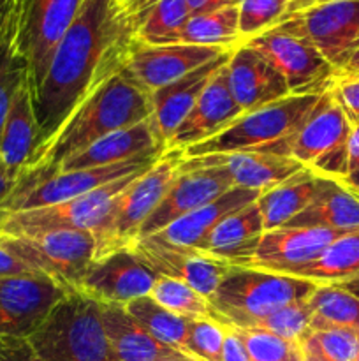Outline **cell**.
Segmentation results:
<instances>
[{
  "mask_svg": "<svg viewBox=\"0 0 359 361\" xmlns=\"http://www.w3.org/2000/svg\"><path fill=\"white\" fill-rule=\"evenodd\" d=\"M132 37L129 13L116 0H83L32 95L39 148L58 133L84 99L122 69Z\"/></svg>",
  "mask_w": 359,
  "mask_h": 361,
  "instance_id": "6da1fadb",
  "label": "cell"
},
{
  "mask_svg": "<svg viewBox=\"0 0 359 361\" xmlns=\"http://www.w3.org/2000/svg\"><path fill=\"white\" fill-rule=\"evenodd\" d=\"M151 116V95L122 66L74 109L58 133L35 152L28 168L56 171L63 161L77 155L101 137L137 126Z\"/></svg>",
  "mask_w": 359,
  "mask_h": 361,
  "instance_id": "7a4b0ae2",
  "label": "cell"
},
{
  "mask_svg": "<svg viewBox=\"0 0 359 361\" xmlns=\"http://www.w3.org/2000/svg\"><path fill=\"white\" fill-rule=\"evenodd\" d=\"M322 94L289 95L282 101L241 113L227 129L204 143L183 150V157L231 152H260L291 157L292 141Z\"/></svg>",
  "mask_w": 359,
  "mask_h": 361,
  "instance_id": "3957f363",
  "label": "cell"
},
{
  "mask_svg": "<svg viewBox=\"0 0 359 361\" xmlns=\"http://www.w3.org/2000/svg\"><path fill=\"white\" fill-rule=\"evenodd\" d=\"M317 286L294 275L231 267L210 302L229 326L248 330L284 307L310 300Z\"/></svg>",
  "mask_w": 359,
  "mask_h": 361,
  "instance_id": "277c9868",
  "label": "cell"
},
{
  "mask_svg": "<svg viewBox=\"0 0 359 361\" xmlns=\"http://www.w3.org/2000/svg\"><path fill=\"white\" fill-rule=\"evenodd\" d=\"M182 161V150H165L148 171L134 178L109 203L106 214L92 229L95 259L129 249L136 242L141 226L158 207L178 176Z\"/></svg>",
  "mask_w": 359,
  "mask_h": 361,
  "instance_id": "5b68a950",
  "label": "cell"
},
{
  "mask_svg": "<svg viewBox=\"0 0 359 361\" xmlns=\"http://www.w3.org/2000/svg\"><path fill=\"white\" fill-rule=\"evenodd\" d=\"M48 361H120L106 337L101 303L69 293L28 337Z\"/></svg>",
  "mask_w": 359,
  "mask_h": 361,
  "instance_id": "8992f818",
  "label": "cell"
},
{
  "mask_svg": "<svg viewBox=\"0 0 359 361\" xmlns=\"http://www.w3.org/2000/svg\"><path fill=\"white\" fill-rule=\"evenodd\" d=\"M162 154H150L143 157L130 159L118 164L102 168L74 169V171H53L49 168H28L18 178L16 187L2 204V212L32 210V208L51 207L63 203L77 196L92 192L99 187L115 180L125 178L137 171H146Z\"/></svg>",
  "mask_w": 359,
  "mask_h": 361,
  "instance_id": "52a82bcc",
  "label": "cell"
},
{
  "mask_svg": "<svg viewBox=\"0 0 359 361\" xmlns=\"http://www.w3.org/2000/svg\"><path fill=\"white\" fill-rule=\"evenodd\" d=\"M4 245L28 268L76 293L95 261L92 231H55L39 236H2Z\"/></svg>",
  "mask_w": 359,
  "mask_h": 361,
  "instance_id": "ba28073f",
  "label": "cell"
},
{
  "mask_svg": "<svg viewBox=\"0 0 359 361\" xmlns=\"http://www.w3.org/2000/svg\"><path fill=\"white\" fill-rule=\"evenodd\" d=\"M351 123L329 90L313 106L292 141L291 157L303 168L324 178L344 180L348 175V137Z\"/></svg>",
  "mask_w": 359,
  "mask_h": 361,
  "instance_id": "9c48e42d",
  "label": "cell"
},
{
  "mask_svg": "<svg viewBox=\"0 0 359 361\" xmlns=\"http://www.w3.org/2000/svg\"><path fill=\"white\" fill-rule=\"evenodd\" d=\"M273 28L308 41L336 74L359 48V0H327L287 14Z\"/></svg>",
  "mask_w": 359,
  "mask_h": 361,
  "instance_id": "30bf717a",
  "label": "cell"
},
{
  "mask_svg": "<svg viewBox=\"0 0 359 361\" xmlns=\"http://www.w3.org/2000/svg\"><path fill=\"white\" fill-rule=\"evenodd\" d=\"M143 173L144 171H137L125 178L115 180L92 192L63 201V203L7 214L0 228V235L39 236L55 231H92L106 214L109 203Z\"/></svg>",
  "mask_w": 359,
  "mask_h": 361,
  "instance_id": "8fae6325",
  "label": "cell"
},
{
  "mask_svg": "<svg viewBox=\"0 0 359 361\" xmlns=\"http://www.w3.org/2000/svg\"><path fill=\"white\" fill-rule=\"evenodd\" d=\"M243 44L259 51L284 76L291 95L324 94L336 81V71L308 41L280 28H271Z\"/></svg>",
  "mask_w": 359,
  "mask_h": 361,
  "instance_id": "7c38bea8",
  "label": "cell"
},
{
  "mask_svg": "<svg viewBox=\"0 0 359 361\" xmlns=\"http://www.w3.org/2000/svg\"><path fill=\"white\" fill-rule=\"evenodd\" d=\"M83 0H23L18 42L27 60L32 95L42 83L53 51L77 16Z\"/></svg>",
  "mask_w": 359,
  "mask_h": 361,
  "instance_id": "4fadbf2b",
  "label": "cell"
},
{
  "mask_svg": "<svg viewBox=\"0 0 359 361\" xmlns=\"http://www.w3.org/2000/svg\"><path fill=\"white\" fill-rule=\"evenodd\" d=\"M69 293L41 274L0 279V338H28Z\"/></svg>",
  "mask_w": 359,
  "mask_h": 361,
  "instance_id": "5bb4252c",
  "label": "cell"
},
{
  "mask_svg": "<svg viewBox=\"0 0 359 361\" xmlns=\"http://www.w3.org/2000/svg\"><path fill=\"white\" fill-rule=\"evenodd\" d=\"M225 51H231V49L183 44V42L144 44L132 37L127 46L123 67L137 81V85L151 95L158 88L218 59Z\"/></svg>",
  "mask_w": 359,
  "mask_h": 361,
  "instance_id": "9a60e30c",
  "label": "cell"
},
{
  "mask_svg": "<svg viewBox=\"0 0 359 361\" xmlns=\"http://www.w3.org/2000/svg\"><path fill=\"white\" fill-rule=\"evenodd\" d=\"M351 231L324 228H278L264 231L256 250L248 257L234 261L231 267L256 268L289 275L312 263L331 243Z\"/></svg>",
  "mask_w": 359,
  "mask_h": 361,
  "instance_id": "2e32d148",
  "label": "cell"
},
{
  "mask_svg": "<svg viewBox=\"0 0 359 361\" xmlns=\"http://www.w3.org/2000/svg\"><path fill=\"white\" fill-rule=\"evenodd\" d=\"M158 275L134 250L122 249L95 259L76 293L99 303L125 307L132 300L148 296Z\"/></svg>",
  "mask_w": 359,
  "mask_h": 361,
  "instance_id": "e0dca14e",
  "label": "cell"
},
{
  "mask_svg": "<svg viewBox=\"0 0 359 361\" xmlns=\"http://www.w3.org/2000/svg\"><path fill=\"white\" fill-rule=\"evenodd\" d=\"M129 249L134 250L158 277L183 282L208 300L213 296L231 268L225 261L215 259L199 250L162 242L155 236L137 240Z\"/></svg>",
  "mask_w": 359,
  "mask_h": 361,
  "instance_id": "ac0fdd59",
  "label": "cell"
},
{
  "mask_svg": "<svg viewBox=\"0 0 359 361\" xmlns=\"http://www.w3.org/2000/svg\"><path fill=\"white\" fill-rule=\"evenodd\" d=\"M232 187L234 185H232L231 176L224 169L206 168L180 171L158 207L141 226L137 240L158 235L172 222L217 200Z\"/></svg>",
  "mask_w": 359,
  "mask_h": 361,
  "instance_id": "d6986e66",
  "label": "cell"
},
{
  "mask_svg": "<svg viewBox=\"0 0 359 361\" xmlns=\"http://www.w3.org/2000/svg\"><path fill=\"white\" fill-rule=\"evenodd\" d=\"M206 168L224 169L231 176L234 187L264 192L301 171L303 166L289 155L231 152V154H213L203 157H183L180 171Z\"/></svg>",
  "mask_w": 359,
  "mask_h": 361,
  "instance_id": "ffe728a7",
  "label": "cell"
},
{
  "mask_svg": "<svg viewBox=\"0 0 359 361\" xmlns=\"http://www.w3.org/2000/svg\"><path fill=\"white\" fill-rule=\"evenodd\" d=\"M229 90L243 113L289 97L284 76L253 48L239 44L225 66Z\"/></svg>",
  "mask_w": 359,
  "mask_h": 361,
  "instance_id": "44dd1931",
  "label": "cell"
},
{
  "mask_svg": "<svg viewBox=\"0 0 359 361\" xmlns=\"http://www.w3.org/2000/svg\"><path fill=\"white\" fill-rule=\"evenodd\" d=\"M229 62V60H227ZM227 66V63H225ZM225 66L211 78L208 87L197 99L192 111L180 123L178 129L168 141L165 150H185L194 145L211 140L227 129L239 115L241 109L236 104L227 83Z\"/></svg>",
  "mask_w": 359,
  "mask_h": 361,
  "instance_id": "7402d4cb",
  "label": "cell"
},
{
  "mask_svg": "<svg viewBox=\"0 0 359 361\" xmlns=\"http://www.w3.org/2000/svg\"><path fill=\"white\" fill-rule=\"evenodd\" d=\"M165 143L160 137L153 116L137 126L116 130L99 141L92 143L74 157L67 159L56 168V171H74V169L102 168L118 164L130 159L150 154H164Z\"/></svg>",
  "mask_w": 359,
  "mask_h": 361,
  "instance_id": "603a6c76",
  "label": "cell"
},
{
  "mask_svg": "<svg viewBox=\"0 0 359 361\" xmlns=\"http://www.w3.org/2000/svg\"><path fill=\"white\" fill-rule=\"evenodd\" d=\"M231 51H225L218 59L197 67L196 71L189 73L187 76L158 88L151 94V106H153V120L157 126L160 137L164 140L165 147L180 123L187 118L192 108L196 106L197 99L208 87L211 78L227 63Z\"/></svg>",
  "mask_w": 359,
  "mask_h": 361,
  "instance_id": "cb8c5ba5",
  "label": "cell"
},
{
  "mask_svg": "<svg viewBox=\"0 0 359 361\" xmlns=\"http://www.w3.org/2000/svg\"><path fill=\"white\" fill-rule=\"evenodd\" d=\"M39 148V127L28 78L16 90L6 123L0 130V162L20 176Z\"/></svg>",
  "mask_w": 359,
  "mask_h": 361,
  "instance_id": "d4e9b609",
  "label": "cell"
},
{
  "mask_svg": "<svg viewBox=\"0 0 359 361\" xmlns=\"http://www.w3.org/2000/svg\"><path fill=\"white\" fill-rule=\"evenodd\" d=\"M101 317L106 337L120 361H165L183 358L182 353L157 341L139 321L127 312L125 307L101 303Z\"/></svg>",
  "mask_w": 359,
  "mask_h": 361,
  "instance_id": "484cf974",
  "label": "cell"
},
{
  "mask_svg": "<svg viewBox=\"0 0 359 361\" xmlns=\"http://www.w3.org/2000/svg\"><path fill=\"white\" fill-rule=\"evenodd\" d=\"M259 196V190L232 187L227 192L218 196L217 200L210 201V203L204 204V207L190 212L189 215L178 219V221L172 222L171 226H168V228L162 229L158 235L153 236L155 238L162 240V242L172 243V245L196 249V247L203 242L204 236H206L218 222L224 221L227 215L234 214V212L256 203Z\"/></svg>",
  "mask_w": 359,
  "mask_h": 361,
  "instance_id": "4316f807",
  "label": "cell"
},
{
  "mask_svg": "<svg viewBox=\"0 0 359 361\" xmlns=\"http://www.w3.org/2000/svg\"><path fill=\"white\" fill-rule=\"evenodd\" d=\"M264 231L259 207L252 203L218 222L194 250L232 264L256 250Z\"/></svg>",
  "mask_w": 359,
  "mask_h": 361,
  "instance_id": "83f0119b",
  "label": "cell"
},
{
  "mask_svg": "<svg viewBox=\"0 0 359 361\" xmlns=\"http://www.w3.org/2000/svg\"><path fill=\"white\" fill-rule=\"evenodd\" d=\"M284 228H324L338 231L359 229V194L344 182L322 178L312 203Z\"/></svg>",
  "mask_w": 359,
  "mask_h": 361,
  "instance_id": "f1b7e54d",
  "label": "cell"
},
{
  "mask_svg": "<svg viewBox=\"0 0 359 361\" xmlns=\"http://www.w3.org/2000/svg\"><path fill=\"white\" fill-rule=\"evenodd\" d=\"M123 9L134 39L144 44H176L190 18L185 0H136Z\"/></svg>",
  "mask_w": 359,
  "mask_h": 361,
  "instance_id": "f546056e",
  "label": "cell"
},
{
  "mask_svg": "<svg viewBox=\"0 0 359 361\" xmlns=\"http://www.w3.org/2000/svg\"><path fill=\"white\" fill-rule=\"evenodd\" d=\"M322 178L324 176L303 168L301 171L275 185L273 189L260 192L256 203L263 215L264 229L271 231V229L284 228L291 219L301 214L313 201Z\"/></svg>",
  "mask_w": 359,
  "mask_h": 361,
  "instance_id": "4dcf8cb0",
  "label": "cell"
},
{
  "mask_svg": "<svg viewBox=\"0 0 359 361\" xmlns=\"http://www.w3.org/2000/svg\"><path fill=\"white\" fill-rule=\"evenodd\" d=\"M23 0H16L0 25V130L6 123L16 90L27 74V60L20 49L18 34Z\"/></svg>",
  "mask_w": 359,
  "mask_h": 361,
  "instance_id": "1f68e13d",
  "label": "cell"
},
{
  "mask_svg": "<svg viewBox=\"0 0 359 361\" xmlns=\"http://www.w3.org/2000/svg\"><path fill=\"white\" fill-rule=\"evenodd\" d=\"M289 275L315 284H341L359 279V229L341 235L317 259Z\"/></svg>",
  "mask_w": 359,
  "mask_h": 361,
  "instance_id": "d6a6232c",
  "label": "cell"
},
{
  "mask_svg": "<svg viewBox=\"0 0 359 361\" xmlns=\"http://www.w3.org/2000/svg\"><path fill=\"white\" fill-rule=\"evenodd\" d=\"M180 42L208 48H238L243 44L238 28V7L190 16L180 34Z\"/></svg>",
  "mask_w": 359,
  "mask_h": 361,
  "instance_id": "836d02e7",
  "label": "cell"
},
{
  "mask_svg": "<svg viewBox=\"0 0 359 361\" xmlns=\"http://www.w3.org/2000/svg\"><path fill=\"white\" fill-rule=\"evenodd\" d=\"M310 330L348 328L359 331V298L336 284H319L308 300Z\"/></svg>",
  "mask_w": 359,
  "mask_h": 361,
  "instance_id": "e575fe53",
  "label": "cell"
},
{
  "mask_svg": "<svg viewBox=\"0 0 359 361\" xmlns=\"http://www.w3.org/2000/svg\"><path fill=\"white\" fill-rule=\"evenodd\" d=\"M125 309L157 341L169 345L175 351L182 353L183 356H189V353H187V335H189L190 319H185V317L160 307L150 295L132 300L130 303H127Z\"/></svg>",
  "mask_w": 359,
  "mask_h": 361,
  "instance_id": "d590c367",
  "label": "cell"
},
{
  "mask_svg": "<svg viewBox=\"0 0 359 361\" xmlns=\"http://www.w3.org/2000/svg\"><path fill=\"white\" fill-rule=\"evenodd\" d=\"M150 296L160 307L185 317V319H208L215 321L222 326H229L206 296L199 295L196 289L183 284V282L172 281L168 277H158Z\"/></svg>",
  "mask_w": 359,
  "mask_h": 361,
  "instance_id": "8d00e7d4",
  "label": "cell"
},
{
  "mask_svg": "<svg viewBox=\"0 0 359 361\" xmlns=\"http://www.w3.org/2000/svg\"><path fill=\"white\" fill-rule=\"evenodd\" d=\"M299 345L303 355L327 361H355L359 355V331L348 328L310 330Z\"/></svg>",
  "mask_w": 359,
  "mask_h": 361,
  "instance_id": "74e56055",
  "label": "cell"
},
{
  "mask_svg": "<svg viewBox=\"0 0 359 361\" xmlns=\"http://www.w3.org/2000/svg\"><path fill=\"white\" fill-rule=\"evenodd\" d=\"M243 342L250 361H303L301 345L263 328H232Z\"/></svg>",
  "mask_w": 359,
  "mask_h": 361,
  "instance_id": "f35d334b",
  "label": "cell"
},
{
  "mask_svg": "<svg viewBox=\"0 0 359 361\" xmlns=\"http://www.w3.org/2000/svg\"><path fill=\"white\" fill-rule=\"evenodd\" d=\"M291 0H241L238 6V28L243 42L271 30L287 14Z\"/></svg>",
  "mask_w": 359,
  "mask_h": 361,
  "instance_id": "ab89813d",
  "label": "cell"
},
{
  "mask_svg": "<svg viewBox=\"0 0 359 361\" xmlns=\"http://www.w3.org/2000/svg\"><path fill=\"white\" fill-rule=\"evenodd\" d=\"M229 326L208 319H190L187 335V353L199 361H222L225 335Z\"/></svg>",
  "mask_w": 359,
  "mask_h": 361,
  "instance_id": "60d3db41",
  "label": "cell"
},
{
  "mask_svg": "<svg viewBox=\"0 0 359 361\" xmlns=\"http://www.w3.org/2000/svg\"><path fill=\"white\" fill-rule=\"evenodd\" d=\"M259 328L282 338L301 344V341L308 335L310 328H312V310H310L308 300L292 303V305H287L278 312L271 314L267 319L260 323Z\"/></svg>",
  "mask_w": 359,
  "mask_h": 361,
  "instance_id": "b9f144b4",
  "label": "cell"
},
{
  "mask_svg": "<svg viewBox=\"0 0 359 361\" xmlns=\"http://www.w3.org/2000/svg\"><path fill=\"white\" fill-rule=\"evenodd\" d=\"M331 94L344 111L351 127L359 126V78L336 80L331 87Z\"/></svg>",
  "mask_w": 359,
  "mask_h": 361,
  "instance_id": "7bdbcfd3",
  "label": "cell"
},
{
  "mask_svg": "<svg viewBox=\"0 0 359 361\" xmlns=\"http://www.w3.org/2000/svg\"><path fill=\"white\" fill-rule=\"evenodd\" d=\"M0 361H48L42 358L28 338L2 337L0 338Z\"/></svg>",
  "mask_w": 359,
  "mask_h": 361,
  "instance_id": "ee69618b",
  "label": "cell"
},
{
  "mask_svg": "<svg viewBox=\"0 0 359 361\" xmlns=\"http://www.w3.org/2000/svg\"><path fill=\"white\" fill-rule=\"evenodd\" d=\"M37 274L21 259H18L6 245H4L2 238H0V279L6 277H16V275H32Z\"/></svg>",
  "mask_w": 359,
  "mask_h": 361,
  "instance_id": "f6af8a7d",
  "label": "cell"
},
{
  "mask_svg": "<svg viewBox=\"0 0 359 361\" xmlns=\"http://www.w3.org/2000/svg\"><path fill=\"white\" fill-rule=\"evenodd\" d=\"M222 361H250L245 345H243V342L239 341V337L231 326L227 328V335H225Z\"/></svg>",
  "mask_w": 359,
  "mask_h": 361,
  "instance_id": "bcb514c9",
  "label": "cell"
},
{
  "mask_svg": "<svg viewBox=\"0 0 359 361\" xmlns=\"http://www.w3.org/2000/svg\"><path fill=\"white\" fill-rule=\"evenodd\" d=\"M185 2L189 6L190 16H196V14L225 9V7H238L241 0H185Z\"/></svg>",
  "mask_w": 359,
  "mask_h": 361,
  "instance_id": "7dc6e473",
  "label": "cell"
},
{
  "mask_svg": "<svg viewBox=\"0 0 359 361\" xmlns=\"http://www.w3.org/2000/svg\"><path fill=\"white\" fill-rule=\"evenodd\" d=\"M18 178H20V176L14 175L13 171H9V169L0 162V210H2V204L6 203V200L11 196L14 187H16Z\"/></svg>",
  "mask_w": 359,
  "mask_h": 361,
  "instance_id": "c3c4849f",
  "label": "cell"
},
{
  "mask_svg": "<svg viewBox=\"0 0 359 361\" xmlns=\"http://www.w3.org/2000/svg\"><path fill=\"white\" fill-rule=\"evenodd\" d=\"M359 169V126L352 127L348 137V173Z\"/></svg>",
  "mask_w": 359,
  "mask_h": 361,
  "instance_id": "681fc988",
  "label": "cell"
},
{
  "mask_svg": "<svg viewBox=\"0 0 359 361\" xmlns=\"http://www.w3.org/2000/svg\"><path fill=\"white\" fill-rule=\"evenodd\" d=\"M354 78H359V48L348 60L347 66L336 74V80H354Z\"/></svg>",
  "mask_w": 359,
  "mask_h": 361,
  "instance_id": "f907efd6",
  "label": "cell"
},
{
  "mask_svg": "<svg viewBox=\"0 0 359 361\" xmlns=\"http://www.w3.org/2000/svg\"><path fill=\"white\" fill-rule=\"evenodd\" d=\"M320 2H326V0H291L287 14L298 13V11H303V9H306V7H312V6H315V4H320ZM287 14H285V16H287Z\"/></svg>",
  "mask_w": 359,
  "mask_h": 361,
  "instance_id": "816d5d0a",
  "label": "cell"
},
{
  "mask_svg": "<svg viewBox=\"0 0 359 361\" xmlns=\"http://www.w3.org/2000/svg\"><path fill=\"white\" fill-rule=\"evenodd\" d=\"M340 182H344L348 189H352L355 194H359V169L348 173V175L345 176L344 180H340Z\"/></svg>",
  "mask_w": 359,
  "mask_h": 361,
  "instance_id": "f5cc1de1",
  "label": "cell"
},
{
  "mask_svg": "<svg viewBox=\"0 0 359 361\" xmlns=\"http://www.w3.org/2000/svg\"><path fill=\"white\" fill-rule=\"evenodd\" d=\"M336 286H340V288H344L345 291L352 293V295L358 296V298H359V279H355V281L341 282V284H336Z\"/></svg>",
  "mask_w": 359,
  "mask_h": 361,
  "instance_id": "db71d44e",
  "label": "cell"
},
{
  "mask_svg": "<svg viewBox=\"0 0 359 361\" xmlns=\"http://www.w3.org/2000/svg\"><path fill=\"white\" fill-rule=\"evenodd\" d=\"M14 2H16V0H4L2 7H0V25L4 23V20H6L7 13L11 11V7H13Z\"/></svg>",
  "mask_w": 359,
  "mask_h": 361,
  "instance_id": "11a10c76",
  "label": "cell"
},
{
  "mask_svg": "<svg viewBox=\"0 0 359 361\" xmlns=\"http://www.w3.org/2000/svg\"><path fill=\"white\" fill-rule=\"evenodd\" d=\"M303 361H327V360L317 358V356H312V355H303Z\"/></svg>",
  "mask_w": 359,
  "mask_h": 361,
  "instance_id": "9f6ffc18",
  "label": "cell"
},
{
  "mask_svg": "<svg viewBox=\"0 0 359 361\" xmlns=\"http://www.w3.org/2000/svg\"><path fill=\"white\" fill-rule=\"evenodd\" d=\"M116 2H118L122 7H127V6H130V4L136 2V0H116Z\"/></svg>",
  "mask_w": 359,
  "mask_h": 361,
  "instance_id": "6f0895ef",
  "label": "cell"
},
{
  "mask_svg": "<svg viewBox=\"0 0 359 361\" xmlns=\"http://www.w3.org/2000/svg\"><path fill=\"white\" fill-rule=\"evenodd\" d=\"M165 361H199V360H194V358H185V356H183V358H172V360H165Z\"/></svg>",
  "mask_w": 359,
  "mask_h": 361,
  "instance_id": "680465c9",
  "label": "cell"
},
{
  "mask_svg": "<svg viewBox=\"0 0 359 361\" xmlns=\"http://www.w3.org/2000/svg\"><path fill=\"white\" fill-rule=\"evenodd\" d=\"M7 217V214H6V212H2V210H0V228H2V222H4V219H6Z\"/></svg>",
  "mask_w": 359,
  "mask_h": 361,
  "instance_id": "91938a15",
  "label": "cell"
},
{
  "mask_svg": "<svg viewBox=\"0 0 359 361\" xmlns=\"http://www.w3.org/2000/svg\"><path fill=\"white\" fill-rule=\"evenodd\" d=\"M2 4H4V0H0V7H2Z\"/></svg>",
  "mask_w": 359,
  "mask_h": 361,
  "instance_id": "94428289",
  "label": "cell"
},
{
  "mask_svg": "<svg viewBox=\"0 0 359 361\" xmlns=\"http://www.w3.org/2000/svg\"><path fill=\"white\" fill-rule=\"evenodd\" d=\"M355 361H359V355H358V360H355Z\"/></svg>",
  "mask_w": 359,
  "mask_h": 361,
  "instance_id": "6125c7cd",
  "label": "cell"
},
{
  "mask_svg": "<svg viewBox=\"0 0 359 361\" xmlns=\"http://www.w3.org/2000/svg\"><path fill=\"white\" fill-rule=\"evenodd\" d=\"M326 2H327V0H326Z\"/></svg>",
  "mask_w": 359,
  "mask_h": 361,
  "instance_id": "be15d7a7",
  "label": "cell"
}]
</instances>
